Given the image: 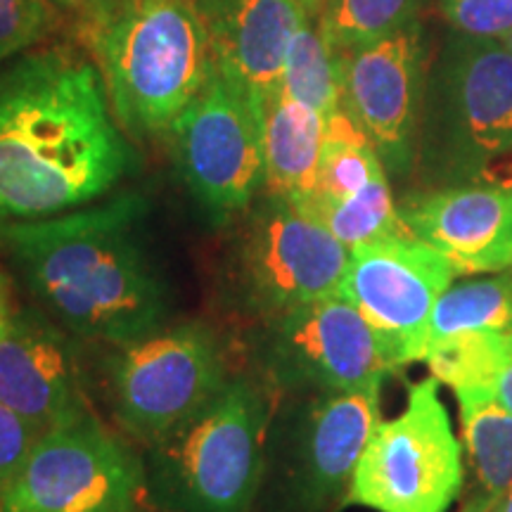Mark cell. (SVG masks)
Returning <instances> with one entry per match:
<instances>
[{
  "mask_svg": "<svg viewBox=\"0 0 512 512\" xmlns=\"http://www.w3.org/2000/svg\"><path fill=\"white\" fill-rule=\"evenodd\" d=\"M133 164L93 57L53 46L0 72V223L100 202Z\"/></svg>",
  "mask_w": 512,
  "mask_h": 512,
  "instance_id": "cell-1",
  "label": "cell"
},
{
  "mask_svg": "<svg viewBox=\"0 0 512 512\" xmlns=\"http://www.w3.org/2000/svg\"><path fill=\"white\" fill-rule=\"evenodd\" d=\"M138 192L38 221L0 223V256L43 313L86 344L117 347L166 325L171 292Z\"/></svg>",
  "mask_w": 512,
  "mask_h": 512,
  "instance_id": "cell-2",
  "label": "cell"
},
{
  "mask_svg": "<svg viewBox=\"0 0 512 512\" xmlns=\"http://www.w3.org/2000/svg\"><path fill=\"white\" fill-rule=\"evenodd\" d=\"M76 17L114 117L133 136L169 131L216 72L197 0H102Z\"/></svg>",
  "mask_w": 512,
  "mask_h": 512,
  "instance_id": "cell-3",
  "label": "cell"
},
{
  "mask_svg": "<svg viewBox=\"0 0 512 512\" xmlns=\"http://www.w3.org/2000/svg\"><path fill=\"white\" fill-rule=\"evenodd\" d=\"M415 166L427 188L512 185V53L458 34L427 72Z\"/></svg>",
  "mask_w": 512,
  "mask_h": 512,
  "instance_id": "cell-4",
  "label": "cell"
},
{
  "mask_svg": "<svg viewBox=\"0 0 512 512\" xmlns=\"http://www.w3.org/2000/svg\"><path fill=\"white\" fill-rule=\"evenodd\" d=\"M275 406L259 377L230 375L207 406L147 446V498L166 512H252Z\"/></svg>",
  "mask_w": 512,
  "mask_h": 512,
  "instance_id": "cell-5",
  "label": "cell"
},
{
  "mask_svg": "<svg viewBox=\"0 0 512 512\" xmlns=\"http://www.w3.org/2000/svg\"><path fill=\"white\" fill-rule=\"evenodd\" d=\"M228 226L214 292L247 328L339 292L349 249L294 202L261 192Z\"/></svg>",
  "mask_w": 512,
  "mask_h": 512,
  "instance_id": "cell-6",
  "label": "cell"
},
{
  "mask_svg": "<svg viewBox=\"0 0 512 512\" xmlns=\"http://www.w3.org/2000/svg\"><path fill=\"white\" fill-rule=\"evenodd\" d=\"M382 382L349 392L283 396L268 432L266 512H328L344 501L363 448L380 425Z\"/></svg>",
  "mask_w": 512,
  "mask_h": 512,
  "instance_id": "cell-7",
  "label": "cell"
},
{
  "mask_svg": "<svg viewBox=\"0 0 512 512\" xmlns=\"http://www.w3.org/2000/svg\"><path fill=\"white\" fill-rule=\"evenodd\" d=\"M102 373L119 430L152 446L207 406L233 370L219 332L204 320H181L110 347Z\"/></svg>",
  "mask_w": 512,
  "mask_h": 512,
  "instance_id": "cell-8",
  "label": "cell"
},
{
  "mask_svg": "<svg viewBox=\"0 0 512 512\" xmlns=\"http://www.w3.org/2000/svg\"><path fill=\"white\" fill-rule=\"evenodd\" d=\"M463 453L430 377L408 389L401 415L380 420L342 505L377 512H448L463 491Z\"/></svg>",
  "mask_w": 512,
  "mask_h": 512,
  "instance_id": "cell-9",
  "label": "cell"
},
{
  "mask_svg": "<svg viewBox=\"0 0 512 512\" xmlns=\"http://www.w3.org/2000/svg\"><path fill=\"white\" fill-rule=\"evenodd\" d=\"M247 349L275 399L349 392L392 373L375 330L339 292L252 325Z\"/></svg>",
  "mask_w": 512,
  "mask_h": 512,
  "instance_id": "cell-10",
  "label": "cell"
},
{
  "mask_svg": "<svg viewBox=\"0 0 512 512\" xmlns=\"http://www.w3.org/2000/svg\"><path fill=\"white\" fill-rule=\"evenodd\" d=\"M145 465L93 411L41 434L0 512H140Z\"/></svg>",
  "mask_w": 512,
  "mask_h": 512,
  "instance_id": "cell-11",
  "label": "cell"
},
{
  "mask_svg": "<svg viewBox=\"0 0 512 512\" xmlns=\"http://www.w3.org/2000/svg\"><path fill=\"white\" fill-rule=\"evenodd\" d=\"M264 119L245 93L214 72L169 126L178 174L214 223L228 226L266 188Z\"/></svg>",
  "mask_w": 512,
  "mask_h": 512,
  "instance_id": "cell-12",
  "label": "cell"
},
{
  "mask_svg": "<svg viewBox=\"0 0 512 512\" xmlns=\"http://www.w3.org/2000/svg\"><path fill=\"white\" fill-rule=\"evenodd\" d=\"M456 275L439 249L399 235L351 249L339 294L368 320L396 370L425 361L432 311Z\"/></svg>",
  "mask_w": 512,
  "mask_h": 512,
  "instance_id": "cell-13",
  "label": "cell"
},
{
  "mask_svg": "<svg viewBox=\"0 0 512 512\" xmlns=\"http://www.w3.org/2000/svg\"><path fill=\"white\" fill-rule=\"evenodd\" d=\"M420 22L342 53V110L356 121L384 169L408 176L415 166L427 64Z\"/></svg>",
  "mask_w": 512,
  "mask_h": 512,
  "instance_id": "cell-14",
  "label": "cell"
},
{
  "mask_svg": "<svg viewBox=\"0 0 512 512\" xmlns=\"http://www.w3.org/2000/svg\"><path fill=\"white\" fill-rule=\"evenodd\" d=\"M81 344L38 306H17L0 337V403L41 434L91 413Z\"/></svg>",
  "mask_w": 512,
  "mask_h": 512,
  "instance_id": "cell-15",
  "label": "cell"
},
{
  "mask_svg": "<svg viewBox=\"0 0 512 512\" xmlns=\"http://www.w3.org/2000/svg\"><path fill=\"white\" fill-rule=\"evenodd\" d=\"M399 219L451 261L458 275L512 268V185H453L413 192Z\"/></svg>",
  "mask_w": 512,
  "mask_h": 512,
  "instance_id": "cell-16",
  "label": "cell"
},
{
  "mask_svg": "<svg viewBox=\"0 0 512 512\" xmlns=\"http://www.w3.org/2000/svg\"><path fill=\"white\" fill-rule=\"evenodd\" d=\"M216 72L266 117L283 91L290 43L304 10L294 0H197Z\"/></svg>",
  "mask_w": 512,
  "mask_h": 512,
  "instance_id": "cell-17",
  "label": "cell"
},
{
  "mask_svg": "<svg viewBox=\"0 0 512 512\" xmlns=\"http://www.w3.org/2000/svg\"><path fill=\"white\" fill-rule=\"evenodd\" d=\"M323 145V114L280 91L268 105L264 119V192L294 204L309 200L318 183Z\"/></svg>",
  "mask_w": 512,
  "mask_h": 512,
  "instance_id": "cell-18",
  "label": "cell"
},
{
  "mask_svg": "<svg viewBox=\"0 0 512 512\" xmlns=\"http://www.w3.org/2000/svg\"><path fill=\"white\" fill-rule=\"evenodd\" d=\"M460 427L475 489L460 512H486L512 486V413L491 389H460Z\"/></svg>",
  "mask_w": 512,
  "mask_h": 512,
  "instance_id": "cell-19",
  "label": "cell"
},
{
  "mask_svg": "<svg viewBox=\"0 0 512 512\" xmlns=\"http://www.w3.org/2000/svg\"><path fill=\"white\" fill-rule=\"evenodd\" d=\"M283 91L325 119L342 110V53L330 46L318 19L306 12L287 53Z\"/></svg>",
  "mask_w": 512,
  "mask_h": 512,
  "instance_id": "cell-20",
  "label": "cell"
},
{
  "mask_svg": "<svg viewBox=\"0 0 512 512\" xmlns=\"http://www.w3.org/2000/svg\"><path fill=\"white\" fill-rule=\"evenodd\" d=\"M384 164L366 133L358 128L349 112L339 110L325 119V145L320 157L318 183L309 200L299 204L337 202L354 195L384 174Z\"/></svg>",
  "mask_w": 512,
  "mask_h": 512,
  "instance_id": "cell-21",
  "label": "cell"
},
{
  "mask_svg": "<svg viewBox=\"0 0 512 512\" xmlns=\"http://www.w3.org/2000/svg\"><path fill=\"white\" fill-rule=\"evenodd\" d=\"M460 332H512V273L441 294L430 318L427 351Z\"/></svg>",
  "mask_w": 512,
  "mask_h": 512,
  "instance_id": "cell-22",
  "label": "cell"
},
{
  "mask_svg": "<svg viewBox=\"0 0 512 512\" xmlns=\"http://www.w3.org/2000/svg\"><path fill=\"white\" fill-rule=\"evenodd\" d=\"M302 209L323 223L349 252L354 247L366 245V242L411 235L399 219L387 171L375 176L366 188L344 197V200L304 204Z\"/></svg>",
  "mask_w": 512,
  "mask_h": 512,
  "instance_id": "cell-23",
  "label": "cell"
},
{
  "mask_svg": "<svg viewBox=\"0 0 512 512\" xmlns=\"http://www.w3.org/2000/svg\"><path fill=\"white\" fill-rule=\"evenodd\" d=\"M422 0H328L318 24L337 53H349L418 19Z\"/></svg>",
  "mask_w": 512,
  "mask_h": 512,
  "instance_id": "cell-24",
  "label": "cell"
},
{
  "mask_svg": "<svg viewBox=\"0 0 512 512\" xmlns=\"http://www.w3.org/2000/svg\"><path fill=\"white\" fill-rule=\"evenodd\" d=\"M508 347V332H460L434 344L425 361L434 380L448 384L453 392L477 387L494 392L496 373Z\"/></svg>",
  "mask_w": 512,
  "mask_h": 512,
  "instance_id": "cell-25",
  "label": "cell"
},
{
  "mask_svg": "<svg viewBox=\"0 0 512 512\" xmlns=\"http://www.w3.org/2000/svg\"><path fill=\"white\" fill-rule=\"evenodd\" d=\"M57 17L60 10L50 0H0V64L41 43Z\"/></svg>",
  "mask_w": 512,
  "mask_h": 512,
  "instance_id": "cell-26",
  "label": "cell"
},
{
  "mask_svg": "<svg viewBox=\"0 0 512 512\" xmlns=\"http://www.w3.org/2000/svg\"><path fill=\"white\" fill-rule=\"evenodd\" d=\"M458 34L503 38L512 31V0H439Z\"/></svg>",
  "mask_w": 512,
  "mask_h": 512,
  "instance_id": "cell-27",
  "label": "cell"
},
{
  "mask_svg": "<svg viewBox=\"0 0 512 512\" xmlns=\"http://www.w3.org/2000/svg\"><path fill=\"white\" fill-rule=\"evenodd\" d=\"M41 437L36 427L0 403V503Z\"/></svg>",
  "mask_w": 512,
  "mask_h": 512,
  "instance_id": "cell-28",
  "label": "cell"
},
{
  "mask_svg": "<svg viewBox=\"0 0 512 512\" xmlns=\"http://www.w3.org/2000/svg\"><path fill=\"white\" fill-rule=\"evenodd\" d=\"M508 342H510V332H508ZM494 394L498 396V401H501L503 406L512 413V347H508V354H505L501 368H498L496 373Z\"/></svg>",
  "mask_w": 512,
  "mask_h": 512,
  "instance_id": "cell-29",
  "label": "cell"
},
{
  "mask_svg": "<svg viewBox=\"0 0 512 512\" xmlns=\"http://www.w3.org/2000/svg\"><path fill=\"white\" fill-rule=\"evenodd\" d=\"M12 313H15V306H12V283L5 266L0 264V337L8 330Z\"/></svg>",
  "mask_w": 512,
  "mask_h": 512,
  "instance_id": "cell-30",
  "label": "cell"
},
{
  "mask_svg": "<svg viewBox=\"0 0 512 512\" xmlns=\"http://www.w3.org/2000/svg\"><path fill=\"white\" fill-rule=\"evenodd\" d=\"M60 12H74V15H81L83 10L93 8V5L102 3V0H50Z\"/></svg>",
  "mask_w": 512,
  "mask_h": 512,
  "instance_id": "cell-31",
  "label": "cell"
},
{
  "mask_svg": "<svg viewBox=\"0 0 512 512\" xmlns=\"http://www.w3.org/2000/svg\"><path fill=\"white\" fill-rule=\"evenodd\" d=\"M294 3H297L299 8H302V10L306 12V15L313 17V19H318L320 12H323L325 3H328V0H294Z\"/></svg>",
  "mask_w": 512,
  "mask_h": 512,
  "instance_id": "cell-32",
  "label": "cell"
},
{
  "mask_svg": "<svg viewBox=\"0 0 512 512\" xmlns=\"http://www.w3.org/2000/svg\"><path fill=\"white\" fill-rule=\"evenodd\" d=\"M486 512H512V486L501 498H498V501L491 503V508Z\"/></svg>",
  "mask_w": 512,
  "mask_h": 512,
  "instance_id": "cell-33",
  "label": "cell"
},
{
  "mask_svg": "<svg viewBox=\"0 0 512 512\" xmlns=\"http://www.w3.org/2000/svg\"><path fill=\"white\" fill-rule=\"evenodd\" d=\"M503 43H505V46H508V50H510V53H512V31H510V34H508V36H505V38H503Z\"/></svg>",
  "mask_w": 512,
  "mask_h": 512,
  "instance_id": "cell-34",
  "label": "cell"
},
{
  "mask_svg": "<svg viewBox=\"0 0 512 512\" xmlns=\"http://www.w3.org/2000/svg\"><path fill=\"white\" fill-rule=\"evenodd\" d=\"M510 347H512V332H510Z\"/></svg>",
  "mask_w": 512,
  "mask_h": 512,
  "instance_id": "cell-35",
  "label": "cell"
}]
</instances>
